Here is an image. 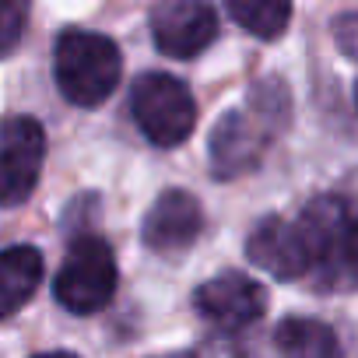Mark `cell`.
<instances>
[{
    "mask_svg": "<svg viewBox=\"0 0 358 358\" xmlns=\"http://www.w3.org/2000/svg\"><path fill=\"white\" fill-rule=\"evenodd\" d=\"M218 36V15L201 0H162L151 11V39L165 57L190 60Z\"/></svg>",
    "mask_w": 358,
    "mask_h": 358,
    "instance_id": "obj_7",
    "label": "cell"
},
{
    "mask_svg": "<svg viewBox=\"0 0 358 358\" xmlns=\"http://www.w3.org/2000/svg\"><path fill=\"white\" fill-rule=\"evenodd\" d=\"M274 344H278L281 358H341L337 334L327 323L306 320V316H292V320L278 323Z\"/></svg>",
    "mask_w": 358,
    "mask_h": 358,
    "instance_id": "obj_12",
    "label": "cell"
},
{
    "mask_svg": "<svg viewBox=\"0 0 358 358\" xmlns=\"http://www.w3.org/2000/svg\"><path fill=\"white\" fill-rule=\"evenodd\" d=\"M53 74L67 102L92 109V106H102L116 92L120 74H123V57L109 36L71 29L57 39Z\"/></svg>",
    "mask_w": 358,
    "mask_h": 358,
    "instance_id": "obj_2",
    "label": "cell"
},
{
    "mask_svg": "<svg viewBox=\"0 0 358 358\" xmlns=\"http://www.w3.org/2000/svg\"><path fill=\"white\" fill-rule=\"evenodd\" d=\"M194 306L211 327L236 334V330L253 327L264 316L267 292H264L260 281H253L239 271H225V274H215L211 281H204L194 292Z\"/></svg>",
    "mask_w": 358,
    "mask_h": 358,
    "instance_id": "obj_6",
    "label": "cell"
},
{
    "mask_svg": "<svg viewBox=\"0 0 358 358\" xmlns=\"http://www.w3.org/2000/svg\"><path fill=\"white\" fill-rule=\"evenodd\" d=\"M334 36H337L341 50L351 53V57L358 60V15H344V18H337V22H334Z\"/></svg>",
    "mask_w": 358,
    "mask_h": 358,
    "instance_id": "obj_15",
    "label": "cell"
},
{
    "mask_svg": "<svg viewBox=\"0 0 358 358\" xmlns=\"http://www.w3.org/2000/svg\"><path fill=\"white\" fill-rule=\"evenodd\" d=\"M229 15L260 39H278L292 18V4L281 0H229Z\"/></svg>",
    "mask_w": 358,
    "mask_h": 358,
    "instance_id": "obj_13",
    "label": "cell"
},
{
    "mask_svg": "<svg viewBox=\"0 0 358 358\" xmlns=\"http://www.w3.org/2000/svg\"><path fill=\"white\" fill-rule=\"evenodd\" d=\"M158 358H194V355H183V351H172V355H158Z\"/></svg>",
    "mask_w": 358,
    "mask_h": 358,
    "instance_id": "obj_17",
    "label": "cell"
},
{
    "mask_svg": "<svg viewBox=\"0 0 358 358\" xmlns=\"http://www.w3.org/2000/svg\"><path fill=\"white\" fill-rule=\"evenodd\" d=\"M204 229V211L194 194L187 190H165L151 211L144 215V243L158 253L187 250Z\"/></svg>",
    "mask_w": 358,
    "mask_h": 358,
    "instance_id": "obj_9",
    "label": "cell"
},
{
    "mask_svg": "<svg viewBox=\"0 0 358 358\" xmlns=\"http://www.w3.org/2000/svg\"><path fill=\"white\" fill-rule=\"evenodd\" d=\"M130 109L141 134L155 148H179L197 127V102L190 88L172 74H141L130 88Z\"/></svg>",
    "mask_w": 358,
    "mask_h": 358,
    "instance_id": "obj_3",
    "label": "cell"
},
{
    "mask_svg": "<svg viewBox=\"0 0 358 358\" xmlns=\"http://www.w3.org/2000/svg\"><path fill=\"white\" fill-rule=\"evenodd\" d=\"M355 102H358V85H355Z\"/></svg>",
    "mask_w": 358,
    "mask_h": 358,
    "instance_id": "obj_18",
    "label": "cell"
},
{
    "mask_svg": "<svg viewBox=\"0 0 358 358\" xmlns=\"http://www.w3.org/2000/svg\"><path fill=\"white\" fill-rule=\"evenodd\" d=\"M246 257L260 271L281 281H295L309 274V257H306V243L295 218H278V215L264 218L246 239Z\"/></svg>",
    "mask_w": 358,
    "mask_h": 358,
    "instance_id": "obj_8",
    "label": "cell"
},
{
    "mask_svg": "<svg viewBox=\"0 0 358 358\" xmlns=\"http://www.w3.org/2000/svg\"><path fill=\"white\" fill-rule=\"evenodd\" d=\"M43 281V253L36 246H11L0 253V316L18 313Z\"/></svg>",
    "mask_w": 358,
    "mask_h": 358,
    "instance_id": "obj_11",
    "label": "cell"
},
{
    "mask_svg": "<svg viewBox=\"0 0 358 358\" xmlns=\"http://www.w3.org/2000/svg\"><path fill=\"white\" fill-rule=\"evenodd\" d=\"M267 130L257 123V116H250L246 109L229 113L215 134H211V165L218 179H232L246 169H253L267 148Z\"/></svg>",
    "mask_w": 358,
    "mask_h": 358,
    "instance_id": "obj_10",
    "label": "cell"
},
{
    "mask_svg": "<svg viewBox=\"0 0 358 358\" xmlns=\"http://www.w3.org/2000/svg\"><path fill=\"white\" fill-rule=\"evenodd\" d=\"M36 358H78V355H71V351H46V355H36Z\"/></svg>",
    "mask_w": 358,
    "mask_h": 358,
    "instance_id": "obj_16",
    "label": "cell"
},
{
    "mask_svg": "<svg viewBox=\"0 0 358 358\" xmlns=\"http://www.w3.org/2000/svg\"><path fill=\"white\" fill-rule=\"evenodd\" d=\"M46 158V134L32 116L0 120V208H18L32 197Z\"/></svg>",
    "mask_w": 358,
    "mask_h": 358,
    "instance_id": "obj_5",
    "label": "cell"
},
{
    "mask_svg": "<svg viewBox=\"0 0 358 358\" xmlns=\"http://www.w3.org/2000/svg\"><path fill=\"white\" fill-rule=\"evenodd\" d=\"M25 8L15 0H0V57L11 53L25 36Z\"/></svg>",
    "mask_w": 358,
    "mask_h": 358,
    "instance_id": "obj_14",
    "label": "cell"
},
{
    "mask_svg": "<svg viewBox=\"0 0 358 358\" xmlns=\"http://www.w3.org/2000/svg\"><path fill=\"white\" fill-rule=\"evenodd\" d=\"M295 222L316 285L327 292L358 288V208L341 197H320Z\"/></svg>",
    "mask_w": 358,
    "mask_h": 358,
    "instance_id": "obj_1",
    "label": "cell"
},
{
    "mask_svg": "<svg viewBox=\"0 0 358 358\" xmlns=\"http://www.w3.org/2000/svg\"><path fill=\"white\" fill-rule=\"evenodd\" d=\"M53 295L64 309L78 316H92L106 309L116 295V257L109 243L99 236L74 239L53 278Z\"/></svg>",
    "mask_w": 358,
    "mask_h": 358,
    "instance_id": "obj_4",
    "label": "cell"
}]
</instances>
